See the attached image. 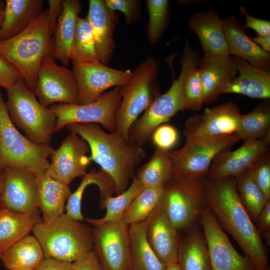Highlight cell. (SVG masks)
Wrapping results in <instances>:
<instances>
[{
  "label": "cell",
  "mask_w": 270,
  "mask_h": 270,
  "mask_svg": "<svg viewBox=\"0 0 270 270\" xmlns=\"http://www.w3.org/2000/svg\"><path fill=\"white\" fill-rule=\"evenodd\" d=\"M204 200L222 228L234 238L256 270H270L267 250L238 196L236 178H206Z\"/></svg>",
  "instance_id": "obj_1"
},
{
  "label": "cell",
  "mask_w": 270,
  "mask_h": 270,
  "mask_svg": "<svg viewBox=\"0 0 270 270\" xmlns=\"http://www.w3.org/2000/svg\"><path fill=\"white\" fill-rule=\"evenodd\" d=\"M66 126L87 142L91 161L112 179L115 194L126 190L130 180L135 176L136 166L146 157L143 148L130 144L114 132H106L96 123L71 124Z\"/></svg>",
  "instance_id": "obj_2"
},
{
  "label": "cell",
  "mask_w": 270,
  "mask_h": 270,
  "mask_svg": "<svg viewBox=\"0 0 270 270\" xmlns=\"http://www.w3.org/2000/svg\"><path fill=\"white\" fill-rule=\"evenodd\" d=\"M59 14L58 8L50 7L22 32L0 42V55L18 70L22 79L32 90L42 60L52 53V36Z\"/></svg>",
  "instance_id": "obj_3"
},
{
  "label": "cell",
  "mask_w": 270,
  "mask_h": 270,
  "mask_svg": "<svg viewBox=\"0 0 270 270\" xmlns=\"http://www.w3.org/2000/svg\"><path fill=\"white\" fill-rule=\"evenodd\" d=\"M44 258L72 263L93 250L92 228L63 214L50 222L37 224L32 230Z\"/></svg>",
  "instance_id": "obj_4"
},
{
  "label": "cell",
  "mask_w": 270,
  "mask_h": 270,
  "mask_svg": "<svg viewBox=\"0 0 270 270\" xmlns=\"http://www.w3.org/2000/svg\"><path fill=\"white\" fill-rule=\"evenodd\" d=\"M6 90V104L14 124L34 143L50 146L56 124L54 112L39 102L33 90L22 78Z\"/></svg>",
  "instance_id": "obj_5"
},
{
  "label": "cell",
  "mask_w": 270,
  "mask_h": 270,
  "mask_svg": "<svg viewBox=\"0 0 270 270\" xmlns=\"http://www.w3.org/2000/svg\"><path fill=\"white\" fill-rule=\"evenodd\" d=\"M158 74V62L149 56L136 67L130 80L121 86V100L114 117V132L127 140L130 130L138 116L160 94L156 82Z\"/></svg>",
  "instance_id": "obj_6"
},
{
  "label": "cell",
  "mask_w": 270,
  "mask_h": 270,
  "mask_svg": "<svg viewBox=\"0 0 270 270\" xmlns=\"http://www.w3.org/2000/svg\"><path fill=\"white\" fill-rule=\"evenodd\" d=\"M54 149L34 143L22 135L12 122L0 90V162L4 166L30 170L36 174L46 172Z\"/></svg>",
  "instance_id": "obj_7"
},
{
  "label": "cell",
  "mask_w": 270,
  "mask_h": 270,
  "mask_svg": "<svg viewBox=\"0 0 270 270\" xmlns=\"http://www.w3.org/2000/svg\"><path fill=\"white\" fill-rule=\"evenodd\" d=\"M186 140L182 148L169 150L172 180L206 178L216 156L240 140L235 134L216 138L192 136Z\"/></svg>",
  "instance_id": "obj_8"
},
{
  "label": "cell",
  "mask_w": 270,
  "mask_h": 270,
  "mask_svg": "<svg viewBox=\"0 0 270 270\" xmlns=\"http://www.w3.org/2000/svg\"><path fill=\"white\" fill-rule=\"evenodd\" d=\"M191 68L190 62H181L180 74L174 80L170 89L164 94H159L130 128L128 140L130 144L142 147L151 139L156 128L168 122L178 112L186 110L183 86Z\"/></svg>",
  "instance_id": "obj_9"
},
{
  "label": "cell",
  "mask_w": 270,
  "mask_h": 270,
  "mask_svg": "<svg viewBox=\"0 0 270 270\" xmlns=\"http://www.w3.org/2000/svg\"><path fill=\"white\" fill-rule=\"evenodd\" d=\"M206 178L184 180L170 179L164 186L162 202L175 228L186 231L196 225L204 202Z\"/></svg>",
  "instance_id": "obj_10"
},
{
  "label": "cell",
  "mask_w": 270,
  "mask_h": 270,
  "mask_svg": "<svg viewBox=\"0 0 270 270\" xmlns=\"http://www.w3.org/2000/svg\"><path fill=\"white\" fill-rule=\"evenodd\" d=\"M121 86L104 93L86 104H53L50 106L56 117V132L71 124L96 123L109 132H114V117L121 100Z\"/></svg>",
  "instance_id": "obj_11"
},
{
  "label": "cell",
  "mask_w": 270,
  "mask_h": 270,
  "mask_svg": "<svg viewBox=\"0 0 270 270\" xmlns=\"http://www.w3.org/2000/svg\"><path fill=\"white\" fill-rule=\"evenodd\" d=\"M33 90L46 107L55 102L78 104V90L72 70L58 65L52 54L41 62Z\"/></svg>",
  "instance_id": "obj_12"
},
{
  "label": "cell",
  "mask_w": 270,
  "mask_h": 270,
  "mask_svg": "<svg viewBox=\"0 0 270 270\" xmlns=\"http://www.w3.org/2000/svg\"><path fill=\"white\" fill-rule=\"evenodd\" d=\"M206 242L211 270H256L250 260L234 248L205 202L198 218Z\"/></svg>",
  "instance_id": "obj_13"
},
{
  "label": "cell",
  "mask_w": 270,
  "mask_h": 270,
  "mask_svg": "<svg viewBox=\"0 0 270 270\" xmlns=\"http://www.w3.org/2000/svg\"><path fill=\"white\" fill-rule=\"evenodd\" d=\"M129 226L122 220L94 226L93 250L104 270H130Z\"/></svg>",
  "instance_id": "obj_14"
},
{
  "label": "cell",
  "mask_w": 270,
  "mask_h": 270,
  "mask_svg": "<svg viewBox=\"0 0 270 270\" xmlns=\"http://www.w3.org/2000/svg\"><path fill=\"white\" fill-rule=\"evenodd\" d=\"M72 66L78 90V104L93 102L110 88L124 85L133 74L130 70L112 68L99 61H72Z\"/></svg>",
  "instance_id": "obj_15"
},
{
  "label": "cell",
  "mask_w": 270,
  "mask_h": 270,
  "mask_svg": "<svg viewBox=\"0 0 270 270\" xmlns=\"http://www.w3.org/2000/svg\"><path fill=\"white\" fill-rule=\"evenodd\" d=\"M2 171V207L23 214H39L36 173L26 168L10 166L4 167Z\"/></svg>",
  "instance_id": "obj_16"
},
{
  "label": "cell",
  "mask_w": 270,
  "mask_h": 270,
  "mask_svg": "<svg viewBox=\"0 0 270 270\" xmlns=\"http://www.w3.org/2000/svg\"><path fill=\"white\" fill-rule=\"evenodd\" d=\"M89 146L76 134L70 132L50 156L51 162L46 173L53 178L69 186L76 178L82 177L91 162Z\"/></svg>",
  "instance_id": "obj_17"
},
{
  "label": "cell",
  "mask_w": 270,
  "mask_h": 270,
  "mask_svg": "<svg viewBox=\"0 0 270 270\" xmlns=\"http://www.w3.org/2000/svg\"><path fill=\"white\" fill-rule=\"evenodd\" d=\"M240 110L232 102L206 108L202 114L191 116L186 120L183 134L192 136L220 137L235 134L240 116Z\"/></svg>",
  "instance_id": "obj_18"
},
{
  "label": "cell",
  "mask_w": 270,
  "mask_h": 270,
  "mask_svg": "<svg viewBox=\"0 0 270 270\" xmlns=\"http://www.w3.org/2000/svg\"><path fill=\"white\" fill-rule=\"evenodd\" d=\"M270 143L262 139L246 140L236 150L220 152L212 161L206 178L214 180L238 176L270 151Z\"/></svg>",
  "instance_id": "obj_19"
},
{
  "label": "cell",
  "mask_w": 270,
  "mask_h": 270,
  "mask_svg": "<svg viewBox=\"0 0 270 270\" xmlns=\"http://www.w3.org/2000/svg\"><path fill=\"white\" fill-rule=\"evenodd\" d=\"M197 66L206 104L216 100L238 74L234 57L230 54H204Z\"/></svg>",
  "instance_id": "obj_20"
},
{
  "label": "cell",
  "mask_w": 270,
  "mask_h": 270,
  "mask_svg": "<svg viewBox=\"0 0 270 270\" xmlns=\"http://www.w3.org/2000/svg\"><path fill=\"white\" fill-rule=\"evenodd\" d=\"M178 232L166 212L162 198L148 218L146 237L150 248L166 267L178 262L180 242Z\"/></svg>",
  "instance_id": "obj_21"
},
{
  "label": "cell",
  "mask_w": 270,
  "mask_h": 270,
  "mask_svg": "<svg viewBox=\"0 0 270 270\" xmlns=\"http://www.w3.org/2000/svg\"><path fill=\"white\" fill-rule=\"evenodd\" d=\"M86 18L90 25L98 60L108 66L116 44L113 34L118 18L103 0H90Z\"/></svg>",
  "instance_id": "obj_22"
},
{
  "label": "cell",
  "mask_w": 270,
  "mask_h": 270,
  "mask_svg": "<svg viewBox=\"0 0 270 270\" xmlns=\"http://www.w3.org/2000/svg\"><path fill=\"white\" fill-rule=\"evenodd\" d=\"M188 26L197 34L204 54H230L223 20L213 8L193 14L189 20Z\"/></svg>",
  "instance_id": "obj_23"
},
{
  "label": "cell",
  "mask_w": 270,
  "mask_h": 270,
  "mask_svg": "<svg viewBox=\"0 0 270 270\" xmlns=\"http://www.w3.org/2000/svg\"><path fill=\"white\" fill-rule=\"evenodd\" d=\"M223 26L230 55L244 58L261 70L270 71V53L263 50L252 40L236 17H226Z\"/></svg>",
  "instance_id": "obj_24"
},
{
  "label": "cell",
  "mask_w": 270,
  "mask_h": 270,
  "mask_svg": "<svg viewBox=\"0 0 270 270\" xmlns=\"http://www.w3.org/2000/svg\"><path fill=\"white\" fill-rule=\"evenodd\" d=\"M234 57L238 75L226 86L223 94H238L251 98H269L270 72L258 68L244 58Z\"/></svg>",
  "instance_id": "obj_25"
},
{
  "label": "cell",
  "mask_w": 270,
  "mask_h": 270,
  "mask_svg": "<svg viewBox=\"0 0 270 270\" xmlns=\"http://www.w3.org/2000/svg\"><path fill=\"white\" fill-rule=\"evenodd\" d=\"M62 12L56 23L52 55L64 66L70 64V51L75 36L82 4L78 0H62Z\"/></svg>",
  "instance_id": "obj_26"
},
{
  "label": "cell",
  "mask_w": 270,
  "mask_h": 270,
  "mask_svg": "<svg viewBox=\"0 0 270 270\" xmlns=\"http://www.w3.org/2000/svg\"><path fill=\"white\" fill-rule=\"evenodd\" d=\"M0 42L24 30L43 12V0H6Z\"/></svg>",
  "instance_id": "obj_27"
},
{
  "label": "cell",
  "mask_w": 270,
  "mask_h": 270,
  "mask_svg": "<svg viewBox=\"0 0 270 270\" xmlns=\"http://www.w3.org/2000/svg\"><path fill=\"white\" fill-rule=\"evenodd\" d=\"M38 186V207L43 221L50 222L64 214L71 192L69 186L53 178L46 172L36 174Z\"/></svg>",
  "instance_id": "obj_28"
},
{
  "label": "cell",
  "mask_w": 270,
  "mask_h": 270,
  "mask_svg": "<svg viewBox=\"0 0 270 270\" xmlns=\"http://www.w3.org/2000/svg\"><path fill=\"white\" fill-rule=\"evenodd\" d=\"M43 220L40 214L16 212L4 207L0 210V254L32 232Z\"/></svg>",
  "instance_id": "obj_29"
},
{
  "label": "cell",
  "mask_w": 270,
  "mask_h": 270,
  "mask_svg": "<svg viewBox=\"0 0 270 270\" xmlns=\"http://www.w3.org/2000/svg\"><path fill=\"white\" fill-rule=\"evenodd\" d=\"M148 218L129 226L130 270H165L149 245L146 237Z\"/></svg>",
  "instance_id": "obj_30"
},
{
  "label": "cell",
  "mask_w": 270,
  "mask_h": 270,
  "mask_svg": "<svg viewBox=\"0 0 270 270\" xmlns=\"http://www.w3.org/2000/svg\"><path fill=\"white\" fill-rule=\"evenodd\" d=\"M180 238L178 264L180 270H211L203 232L194 226Z\"/></svg>",
  "instance_id": "obj_31"
},
{
  "label": "cell",
  "mask_w": 270,
  "mask_h": 270,
  "mask_svg": "<svg viewBox=\"0 0 270 270\" xmlns=\"http://www.w3.org/2000/svg\"><path fill=\"white\" fill-rule=\"evenodd\" d=\"M44 258L39 242L30 234L0 254L4 266L8 270L21 268L36 270Z\"/></svg>",
  "instance_id": "obj_32"
},
{
  "label": "cell",
  "mask_w": 270,
  "mask_h": 270,
  "mask_svg": "<svg viewBox=\"0 0 270 270\" xmlns=\"http://www.w3.org/2000/svg\"><path fill=\"white\" fill-rule=\"evenodd\" d=\"M91 184H96L100 190V198L115 193L114 184L110 177L100 168H94L82 177L76 190L70 194L66 205V214L76 220L83 222L85 218L81 212L82 195L86 188Z\"/></svg>",
  "instance_id": "obj_33"
},
{
  "label": "cell",
  "mask_w": 270,
  "mask_h": 270,
  "mask_svg": "<svg viewBox=\"0 0 270 270\" xmlns=\"http://www.w3.org/2000/svg\"><path fill=\"white\" fill-rule=\"evenodd\" d=\"M235 134L240 140L262 139L270 142V102H261L250 112L241 114Z\"/></svg>",
  "instance_id": "obj_34"
},
{
  "label": "cell",
  "mask_w": 270,
  "mask_h": 270,
  "mask_svg": "<svg viewBox=\"0 0 270 270\" xmlns=\"http://www.w3.org/2000/svg\"><path fill=\"white\" fill-rule=\"evenodd\" d=\"M172 166L169 150L156 148L149 161L138 170L135 176L144 188L164 186L171 179Z\"/></svg>",
  "instance_id": "obj_35"
},
{
  "label": "cell",
  "mask_w": 270,
  "mask_h": 270,
  "mask_svg": "<svg viewBox=\"0 0 270 270\" xmlns=\"http://www.w3.org/2000/svg\"><path fill=\"white\" fill-rule=\"evenodd\" d=\"M144 188L134 176L130 186L122 193L115 196H107L100 200L101 206L106 209L104 217L98 219L86 218V220L95 226L108 222L122 220L134 198Z\"/></svg>",
  "instance_id": "obj_36"
},
{
  "label": "cell",
  "mask_w": 270,
  "mask_h": 270,
  "mask_svg": "<svg viewBox=\"0 0 270 270\" xmlns=\"http://www.w3.org/2000/svg\"><path fill=\"white\" fill-rule=\"evenodd\" d=\"M164 186L144 188L134 198L122 220L128 225L146 220L160 203Z\"/></svg>",
  "instance_id": "obj_37"
},
{
  "label": "cell",
  "mask_w": 270,
  "mask_h": 270,
  "mask_svg": "<svg viewBox=\"0 0 270 270\" xmlns=\"http://www.w3.org/2000/svg\"><path fill=\"white\" fill-rule=\"evenodd\" d=\"M249 168L236 176L237 192L244 208L254 222L268 200L253 181Z\"/></svg>",
  "instance_id": "obj_38"
},
{
  "label": "cell",
  "mask_w": 270,
  "mask_h": 270,
  "mask_svg": "<svg viewBox=\"0 0 270 270\" xmlns=\"http://www.w3.org/2000/svg\"><path fill=\"white\" fill-rule=\"evenodd\" d=\"M70 59L72 61L92 62L98 60L92 28L86 18L79 17L72 40Z\"/></svg>",
  "instance_id": "obj_39"
},
{
  "label": "cell",
  "mask_w": 270,
  "mask_h": 270,
  "mask_svg": "<svg viewBox=\"0 0 270 270\" xmlns=\"http://www.w3.org/2000/svg\"><path fill=\"white\" fill-rule=\"evenodd\" d=\"M149 16L146 32L152 44H156L166 30L170 19V4L168 0H146Z\"/></svg>",
  "instance_id": "obj_40"
},
{
  "label": "cell",
  "mask_w": 270,
  "mask_h": 270,
  "mask_svg": "<svg viewBox=\"0 0 270 270\" xmlns=\"http://www.w3.org/2000/svg\"><path fill=\"white\" fill-rule=\"evenodd\" d=\"M197 66L192 67L188 71L183 86V96L186 109L193 111L200 110L204 104Z\"/></svg>",
  "instance_id": "obj_41"
},
{
  "label": "cell",
  "mask_w": 270,
  "mask_h": 270,
  "mask_svg": "<svg viewBox=\"0 0 270 270\" xmlns=\"http://www.w3.org/2000/svg\"><path fill=\"white\" fill-rule=\"evenodd\" d=\"M250 176L268 200H270V152H266L249 168Z\"/></svg>",
  "instance_id": "obj_42"
},
{
  "label": "cell",
  "mask_w": 270,
  "mask_h": 270,
  "mask_svg": "<svg viewBox=\"0 0 270 270\" xmlns=\"http://www.w3.org/2000/svg\"><path fill=\"white\" fill-rule=\"evenodd\" d=\"M106 6L111 10L120 11L124 14L128 26L138 18L140 12L141 2L138 0H104Z\"/></svg>",
  "instance_id": "obj_43"
},
{
  "label": "cell",
  "mask_w": 270,
  "mask_h": 270,
  "mask_svg": "<svg viewBox=\"0 0 270 270\" xmlns=\"http://www.w3.org/2000/svg\"><path fill=\"white\" fill-rule=\"evenodd\" d=\"M178 132L172 126L162 124L152 132L151 138L156 148L170 150L177 142Z\"/></svg>",
  "instance_id": "obj_44"
},
{
  "label": "cell",
  "mask_w": 270,
  "mask_h": 270,
  "mask_svg": "<svg viewBox=\"0 0 270 270\" xmlns=\"http://www.w3.org/2000/svg\"><path fill=\"white\" fill-rule=\"evenodd\" d=\"M20 78H22L18 70L0 55V88L6 90Z\"/></svg>",
  "instance_id": "obj_45"
},
{
  "label": "cell",
  "mask_w": 270,
  "mask_h": 270,
  "mask_svg": "<svg viewBox=\"0 0 270 270\" xmlns=\"http://www.w3.org/2000/svg\"><path fill=\"white\" fill-rule=\"evenodd\" d=\"M241 13L246 19V24L243 25L246 30L251 28L256 32V34L261 36H270V22L266 20L254 17L248 13L244 7H239Z\"/></svg>",
  "instance_id": "obj_46"
},
{
  "label": "cell",
  "mask_w": 270,
  "mask_h": 270,
  "mask_svg": "<svg viewBox=\"0 0 270 270\" xmlns=\"http://www.w3.org/2000/svg\"><path fill=\"white\" fill-rule=\"evenodd\" d=\"M72 270H104L93 250L72 263Z\"/></svg>",
  "instance_id": "obj_47"
},
{
  "label": "cell",
  "mask_w": 270,
  "mask_h": 270,
  "mask_svg": "<svg viewBox=\"0 0 270 270\" xmlns=\"http://www.w3.org/2000/svg\"><path fill=\"white\" fill-rule=\"evenodd\" d=\"M254 222L261 237L263 236L267 242L269 241L270 236V200L267 201Z\"/></svg>",
  "instance_id": "obj_48"
},
{
  "label": "cell",
  "mask_w": 270,
  "mask_h": 270,
  "mask_svg": "<svg viewBox=\"0 0 270 270\" xmlns=\"http://www.w3.org/2000/svg\"><path fill=\"white\" fill-rule=\"evenodd\" d=\"M36 270H72V263L44 258Z\"/></svg>",
  "instance_id": "obj_49"
},
{
  "label": "cell",
  "mask_w": 270,
  "mask_h": 270,
  "mask_svg": "<svg viewBox=\"0 0 270 270\" xmlns=\"http://www.w3.org/2000/svg\"><path fill=\"white\" fill-rule=\"evenodd\" d=\"M250 38L264 52H270V36H261L256 34V36Z\"/></svg>",
  "instance_id": "obj_50"
},
{
  "label": "cell",
  "mask_w": 270,
  "mask_h": 270,
  "mask_svg": "<svg viewBox=\"0 0 270 270\" xmlns=\"http://www.w3.org/2000/svg\"><path fill=\"white\" fill-rule=\"evenodd\" d=\"M5 6L6 2L3 0H0V30L4 21Z\"/></svg>",
  "instance_id": "obj_51"
},
{
  "label": "cell",
  "mask_w": 270,
  "mask_h": 270,
  "mask_svg": "<svg viewBox=\"0 0 270 270\" xmlns=\"http://www.w3.org/2000/svg\"><path fill=\"white\" fill-rule=\"evenodd\" d=\"M3 184V174L2 170H0V210L2 208V204L1 200V194Z\"/></svg>",
  "instance_id": "obj_52"
},
{
  "label": "cell",
  "mask_w": 270,
  "mask_h": 270,
  "mask_svg": "<svg viewBox=\"0 0 270 270\" xmlns=\"http://www.w3.org/2000/svg\"><path fill=\"white\" fill-rule=\"evenodd\" d=\"M165 270H180V269L178 263H176L167 266Z\"/></svg>",
  "instance_id": "obj_53"
},
{
  "label": "cell",
  "mask_w": 270,
  "mask_h": 270,
  "mask_svg": "<svg viewBox=\"0 0 270 270\" xmlns=\"http://www.w3.org/2000/svg\"><path fill=\"white\" fill-rule=\"evenodd\" d=\"M8 270H34L30 268H14V269H11Z\"/></svg>",
  "instance_id": "obj_54"
},
{
  "label": "cell",
  "mask_w": 270,
  "mask_h": 270,
  "mask_svg": "<svg viewBox=\"0 0 270 270\" xmlns=\"http://www.w3.org/2000/svg\"><path fill=\"white\" fill-rule=\"evenodd\" d=\"M0 170H2V168L1 165H0Z\"/></svg>",
  "instance_id": "obj_55"
},
{
  "label": "cell",
  "mask_w": 270,
  "mask_h": 270,
  "mask_svg": "<svg viewBox=\"0 0 270 270\" xmlns=\"http://www.w3.org/2000/svg\"></svg>",
  "instance_id": "obj_56"
}]
</instances>
